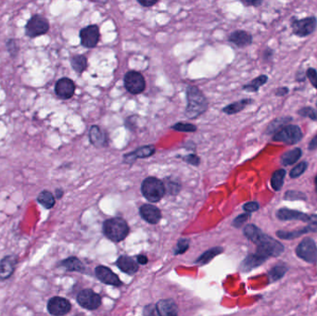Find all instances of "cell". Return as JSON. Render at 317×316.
Returning a JSON list of instances; mask_svg holds the SVG:
<instances>
[{
	"instance_id": "48",
	"label": "cell",
	"mask_w": 317,
	"mask_h": 316,
	"mask_svg": "<svg viewBox=\"0 0 317 316\" xmlns=\"http://www.w3.org/2000/svg\"><path fill=\"white\" fill-rule=\"evenodd\" d=\"M263 2L261 0H255V1H243V4H245L246 6H260Z\"/></svg>"
},
{
	"instance_id": "25",
	"label": "cell",
	"mask_w": 317,
	"mask_h": 316,
	"mask_svg": "<svg viewBox=\"0 0 317 316\" xmlns=\"http://www.w3.org/2000/svg\"><path fill=\"white\" fill-rule=\"evenodd\" d=\"M60 266L66 269L69 272H84V264L76 257H70L63 260L60 263Z\"/></svg>"
},
{
	"instance_id": "50",
	"label": "cell",
	"mask_w": 317,
	"mask_h": 316,
	"mask_svg": "<svg viewBox=\"0 0 317 316\" xmlns=\"http://www.w3.org/2000/svg\"><path fill=\"white\" fill-rule=\"evenodd\" d=\"M315 149H317V135L311 139V142L308 145V149L313 150Z\"/></svg>"
},
{
	"instance_id": "43",
	"label": "cell",
	"mask_w": 317,
	"mask_h": 316,
	"mask_svg": "<svg viewBox=\"0 0 317 316\" xmlns=\"http://www.w3.org/2000/svg\"><path fill=\"white\" fill-rule=\"evenodd\" d=\"M259 209H260V205L257 201H250V202L244 204V206H243V209L247 214H252L254 212H257Z\"/></svg>"
},
{
	"instance_id": "34",
	"label": "cell",
	"mask_w": 317,
	"mask_h": 316,
	"mask_svg": "<svg viewBox=\"0 0 317 316\" xmlns=\"http://www.w3.org/2000/svg\"><path fill=\"white\" fill-rule=\"evenodd\" d=\"M292 118L291 117H285V118H279V119L275 120L273 121L269 126H268V129H267V133L268 134H273V133H276L279 129H281L283 126H287V124H288L289 122H291Z\"/></svg>"
},
{
	"instance_id": "1",
	"label": "cell",
	"mask_w": 317,
	"mask_h": 316,
	"mask_svg": "<svg viewBox=\"0 0 317 316\" xmlns=\"http://www.w3.org/2000/svg\"><path fill=\"white\" fill-rule=\"evenodd\" d=\"M243 232L247 239L257 246L256 252L263 256L267 258L278 257L282 255L285 251V247L281 242L264 234L260 228H258L254 225L246 226Z\"/></svg>"
},
{
	"instance_id": "9",
	"label": "cell",
	"mask_w": 317,
	"mask_h": 316,
	"mask_svg": "<svg viewBox=\"0 0 317 316\" xmlns=\"http://www.w3.org/2000/svg\"><path fill=\"white\" fill-rule=\"evenodd\" d=\"M316 18L311 16V17L294 21L291 24V27H292L294 35L300 36V37H305L311 35V33H313V31L316 28Z\"/></svg>"
},
{
	"instance_id": "10",
	"label": "cell",
	"mask_w": 317,
	"mask_h": 316,
	"mask_svg": "<svg viewBox=\"0 0 317 316\" xmlns=\"http://www.w3.org/2000/svg\"><path fill=\"white\" fill-rule=\"evenodd\" d=\"M77 302L87 310H96L101 304V298L92 289H84L77 295Z\"/></svg>"
},
{
	"instance_id": "3",
	"label": "cell",
	"mask_w": 317,
	"mask_h": 316,
	"mask_svg": "<svg viewBox=\"0 0 317 316\" xmlns=\"http://www.w3.org/2000/svg\"><path fill=\"white\" fill-rule=\"evenodd\" d=\"M103 232L112 241L120 242L127 237L129 233V227L122 218H112L104 222Z\"/></svg>"
},
{
	"instance_id": "51",
	"label": "cell",
	"mask_w": 317,
	"mask_h": 316,
	"mask_svg": "<svg viewBox=\"0 0 317 316\" xmlns=\"http://www.w3.org/2000/svg\"><path fill=\"white\" fill-rule=\"evenodd\" d=\"M309 225H311L312 227H315L317 229V215H310V223Z\"/></svg>"
},
{
	"instance_id": "35",
	"label": "cell",
	"mask_w": 317,
	"mask_h": 316,
	"mask_svg": "<svg viewBox=\"0 0 317 316\" xmlns=\"http://www.w3.org/2000/svg\"><path fill=\"white\" fill-rule=\"evenodd\" d=\"M285 200H306L307 197L303 192L300 191L288 190L284 195Z\"/></svg>"
},
{
	"instance_id": "4",
	"label": "cell",
	"mask_w": 317,
	"mask_h": 316,
	"mask_svg": "<svg viewBox=\"0 0 317 316\" xmlns=\"http://www.w3.org/2000/svg\"><path fill=\"white\" fill-rule=\"evenodd\" d=\"M144 197L150 202H158L165 194L164 183L156 177H148L144 180L141 185Z\"/></svg>"
},
{
	"instance_id": "5",
	"label": "cell",
	"mask_w": 317,
	"mask_h": 316,
	"mask_svg": "<svg viewBox=\"0 0 317 316\" xmlns=\"http://www.w3.org/2000/svg\"><path fill=\"white\" fill-rule=\"evenodd\" d=\"M49 27L48 19L40 14H35L25 25V35L30 38H35L46 35L49 30Z\"/></svg>"
},
{
	"instance_id": "26",
	"label": "cell",
	"mask_w": 317,
	"mask_h": 316,
	"mask_svg": "<svg viewBox=\"0 0 317 316\" xmlns=\"http://www.w3.org/2000/svg\"><path fill=\"white\" fill-rule=\"evenodd\" d=\"M301 155H302V151L299 148H296V149L288 150L286 153H284L281 156V159H280L281 164H283L284 166L292 165V164L296 163L297 161H299Z\"/></svg>"
},
{
	"instance_id": "40",
	"label": "cell",
	"mask_w": 317,
	"mask_h": 316,
	"mask_svg": "<svg viewBox=\"0 0 317 316\" xmlns=\"http://www.w3.org/2000/svg\"><path fill=\"white\" fill-rule=\"evenodd\" d=\"M189 248V240L186 239H179L177 246H176V249L174 251V254L177 255V254H183L185 253Z\"/></svg>"
},
{
	"instance_id": "55",
	"label": "cell",
	"mask_w": 317,
	"mask_h": 316,
	"mask_svg": "<svg viewBox=\"0 0 317 316\" xmlns=\"http://www.w3.org/2000/svg\"><path fill=\"white\" fill-rule=\"evenodd\" d=\"M77 316H84V315H83V314H79V315H77Z\"/></svg>"
},
{
	"instance_id": "31",
	"label": "cell",
	"mask_w": 317,
	"mask_h": 316,
	"mask_svg": "<svg viewBox=\"0 0 317 316\" xmlns=\"http://www.w3.org/2000/svg\"><path fill=\"white\" fill-rule=\"evenodd\" d=\"M71 65L75 72L82 73L87 67V60L83 55H75L71 59Z\"/></svg>"
},
{
	"instance_id": "7",
	"label": "cell",
	"mask_w": 317,
	"mask_h": 316,
	"mask_svg": "<svg viewBox=\"0 0 317 316\" xmlns=\"http://www.w3.org/2000/svg\"><path fill=\"white\" fill-rule=\"evenodd\" d=\"M296 255L306 263H317V245L311 238H304L296 248Z\"/></svg>"
},
{
	"instance_id": "19",
	"label": "cell",
	"mask_w": 317,
	"mask_h": 316,
	"mask_svg": "<svg viewBox=\"0 0 317 316\" xmlns=\"http://www.w3.org/2000/svg\"><path fill=\"white\" fill-rule=\"evenodd\" d=\"M155 147L153 145H148V146H144L141 148L134 150L129 154L125 155V161L126 162H134L136 160L138 159H145V158H149L151 157L155 153Z\"/></svg>"
},
{
	"instance_id": "22",
	"label": "cell",
	"mask_w": 317,
	"mask_h": 316,
	"mask_svg": "<svg viewBox=\"0 0 317 316\" xmlns=\"http://www.w3.org/2000/svg\"><path fill=\"white\" fill-rule=\"evenodd\" d=\"M267 259H268L267 257L263 256L258 252L250 254V255L246 257L245 260L242 262L241 270L245 271V272H249L252 269L256 268L258 266L262 265Z\"/></svg>"
},
{
	"instance_id": "54",
	"label": "cell",
	"mask_w": 317,
	"mask_h": 316,
	"mask_svg": "<svg viewBox=\"0 0 317 316\" xmlns=\"http://www.w3.org/2000/svg\"><path fill=\"white\" fill-rule=\"evenodd\" d=\"M314 184H315V190L317 192V175L316 177H315V179H314Z\"/></svg>"
},
{
	"instance_id": "36",
	"label": "cell",
	"mask_w": 317,
	"mask_h": 316,
	"mask_svg": "<svg viewBox=\"0 0 317 316\" xmlns=\"http://www.w3.org/2000/svg\"><path fill=\"white\" fill-rule=\"evenodd\" d=\"M308 167V163L306 161H302L299 164H297L295 167L290 171V177L291 178H298L299 177L302 173H304L306 171V169Z\"/></svg>"
},
{
	"instance_id": "20",
	"label": "cell",
	"mask_w": 317,
	"mask_h": 316,
	"mask_svg": "<svg viewBox=\"0 0 317 316\" xmlns=\"http://www.w3.org/2000/svg\"><path fill=\"white\" fill-rule=\"evenodd\" d=\"M89 139L91 144L97 148L108 146V136L98 126H93L89 130Z\"/></svg>"
},
{
	"instance_id": "27",
	"label": "cell",
	"mask_w": 317,
	"mask_h": 316,
	"mask_svg": "<svg viewBox=\"0 0 317 316\" xmlns=\"http://www.w3.org/2000/svg\"><path fill=\"white\" fill-rule=\"evenodd\" d=\"M252 103H253V100L251 98H245V99H241L239 101L234 102L232 104L228 105L227 107L223 109V112L225 114H229V115H232V114H239L241 111H243L247 106L251 105Z\"/></svg>"
},
{
	"instance_id": "46",
	"label": "cell",
	"mask_w": 317,
	"mask_h": 316,
	"mask_svg": "<svg viewBox=\"0 0 317 316\" xmlns=\"http://www.w3.org/2000/svg\"><path fill=\"white\" fill-rule=\"evenodd\" d=\"M144 316H155V309L152 305H148L145 307Z\"/></svg>"
},
{
	"instance_id": "11",
	"label": "cell",
	"mask_w": 317,
	"mask_h": 316,
	"mask_svg": "<svg viewBox=\"0 0 317 316\" xmlns=\"http://www.w3.org/2000/svg\"><path fill=\"white\" fill-rule=\"evenodd\" d=\"M72 309L71 302L65 298L53 297L48 300V310L51 315L63 316Z\"/></svg>"
},
{
	"instance_id": "53",
	"label": "cell",
	"mask_w": 317,
	"mask_h": 316,
	"mask_svg": "<svg viewBox=\"0 0 317 316\" xmlns=\"http://www.w3.org/2000/svg\"><path fill=\"white\" fill-rule=\"evenodd\" d=\"M63 194H64V191L62 190L61 188H57L56 191H55V196L57 198H61V197H63Z\"/></svg>"
},
{
	"instance_id": "8",
	"label": "cell",
	"mask_w": 317,
	"mask_h": 316,
	"mask_svg": "<svg viewBox=\"0 0 317 316\" xmlns=\"http://www.w3.org/2000/svg\"><path fill=\"white\" fill-rule=\"evenodd\" d=\"M125 86L129 93L134 95L142 93L146 88V82L143 75L136 71L127 72L125 76Z\"/></svg>"
},
{
	"instance_id": "14",
	"label": "cell",
	"mask_w": 317,
	"mask_h": 316,
	"mask_svg": "<svg viewBox=\"0 0 317 316\" xmlns=\"http://www.w3.org/2000/svg\"><path fill=\"white\" fill-rule=\"evenodd\" d=\"M18 264V257L7 255L0 260V281L9 279L14 274Z\"/></svg>"
},
{
	"instance_id": "37",
	"label": "cell",
	"mask_w": 317,
	"mask_h": 316,
	"mask_svg": "<svg viewBox=\"0 0 317 316\" xmlns=\"http://www.w3.org/2000/svg\"><path fill=\"white\" fill-rule=\"evenodd\" d=\"M172 128L177 132H196L197 131V126L188 124V123H178L172 126Z\"/></svg>"
},
{
	"instance_id": "45",
	"label": "cell",
	"mask_w": 317,
	"mask_h": 316,
	"mask_svg": "<svg viewBox=\"0 0 317 316\" xmlns=\"http://www.w3.org/2000/svg\"><path fill=\"white\" fill-rule=\"evenodd\" d=\"M184 161H186L187 163L194 165V166H198L199 163H200V159L199 157L195 154H190V155L185 156L184 158Z\"/></svg>"
},
{
	"instance_id": "15",
	"label": "cell",
	"mask_w": 317,
	"mask_h": 316,
	"mask_svg": "<svg viewBox=\"0 0 317 316\" xmlns=\"http://www.w3.org/2000/svg\"><path fill=\"white\" fill-rule=\"evenodd\" d=\"M276 217L280 221H300L310 223V215L295 209L282 208L276 212Z\"/></svg>"
},
{
	"instance_id": "21",
	"label": "cell",
	"mask_w": 317,
	"mask_h": 316,
	"mask_svg": "<svg viewBox=\"0 0 317 316\" xmlns=\"http://www.w3.org/2000/svg\"><path fill=\"white\" fill-rule=\"evenodd\" d=\"M229 41L235 44L238 48H245L252 44V36L246 31H235L229 36Z\"/></svg>"
},
{
	"instance_id": "32",
	"label": "cell",
	"mask_w": 317,
	"mask_h": 316,
	"mask_svg": "<svg viewBox=\"0 0 317 316\" xmlns=\"http://www.w3.org/2000/svg\"><path fill=\"white\" fill-rule=\"evenodd\" d=\"M267 81H268V77L264 74H262L257 78L253 79L250 84H245L243 86V90L248 92H257L261 86H263V84L267 83Z\"/></svg>"
},
{
	"instance_id": "29",
	"label": "cell",
	"mask_w": 317,
	"mask_h": 316,
	"mask_svg": "<svg viewBox=\"0 0 317 316\" xmlns=\"http://www.w3.org/2000/svg\"><path fill=\"white\" fill-rule=\"evenodd\" d=\"M286 173L287 172L284 169H279V170H276L275 173L272 174L271 185H272L274 190H281L283 185H284V180H285Z\"/></svg>"
},
{
	"instance_id": "12",
	"label": "cell",
	"mask_w": 317,
	"mask_h": 316,
	"mask_svg": "<svg viewBox=\"0 0 317 316\" xmlns=\"http://www.w3.org/2000/svg\"><path fill=\"white\" fill-rule=\"evenodd\" d=\"M99 29L96 25L86 26L80 32L81 44L84 48H95L99 41Z\"/></svg>"
},
{
	"instance_id": "44",
	"label": "cell",
	"mask_w": 317,
	"mask_h": 316,
	"mask_svg": "<svg viewBox=\"0 0 317 316\" xmlns=\"http://www.w3.org/2000/svg\"><path fill=\"white\" fill-rule=\"evenodd\" d=\"M165 189L167 188L170 194H177L180 190V185L174 181H168L167 184L164 185Z\"/></svg>"
},
{
	"instance_id": "49",
	"label": "cell",
	"mask_w": 317,
	"mask_h": 316,
	"mask_svg": "<svg viewBox=\"0 0 317 316\" xmlns=\"http://www.w3.org/2000/svg\"><path fill=\"white\" fill-rule=\"evenodd\" d=\"M157 2L158 1H147V0H144V1H140V0H138V3L140 4V5H142L144 7H151L154 6L155 4H157Z\"/></svg>"
},
{
	"instance_id": "24",
	"label": "cell",
	"mask_w": 317,
	"mask_h": 316,
	"mask_svg": "<svg viewBox=\"0 0 317 316\" xmlns=\"http://www.w3.org/2000/svg\"><path fill=\"white\" fill-rule=\"evenodd\" d=\"M116 264L119 269L126 274H134L138 272V263H136L130 257L121 256L117 260Z\"/></svg>"
},
{
	"instance_id": "42",
	"label": "cell",
	"mask_w": 317,
	"mask_h": 316,
	"mask_svg": "<svg viewBox=\"0 0 317 316\" xmlns=\"http://www.w3.org/2000/svg\"><path fill=\"white\" fill-rule=\"evenodd\" d=\"M306 75L307 78L309 79V81L311 82V84H312L313 87H315L317 90V72L315 69L313 68H309L306 72Z\"/></svg>"
},
{
	"instance_id": "28",
	"label": "cell",
	"mask_w": 317,
	"mask_h": 316,
	"mask_svg": "<svg viewBox=\"0 0 317 316\" xmlns=\"http://www.w3.org/2000/svg\"><path fill=\"white\" fill-rule=\"evenodd\" d=\"M36 200L39 204H41L44 208L48 209L53 208L56 203L54 195L48 190L41 191L36 197Z\"/></svg>"
},
{
	"instance_id": "33",
	"label": "cell",
	"mask_w": 317,
	"mask_h": 316,
	"mask_svg": "<svg viewBox=\"0 0 317 316\" xmlns=\"http://www.w3.org/2000/svg\"><path fill=\"white\" fill-rule=\"evenodd\" d=\"M222 252H223L222 248H213V249L206 251L201 256L199 257L196 261V263H198V264H201V265L206 264V263H209L210 260H213L215 257L217 256L218 254H220Z\"/></svg>"
},
{
	"instance_id": "38",
	"label": "cell",
	"mask_w": 317,
	"mask_h": 316,
	"mask_svg": "<svg viewBox=\"0 0 317 316\" xmlns=\"http://www.w3.org/2000/svg\"><path fill=\"white\" fill-rule=\"evenodd\" d=\"M298 114L301 117H307L312 121H317V112L311 107L301 108L298 112Z\"/></svg>"
},
{
	"instance_id": "56",
	"label": "cell",
	"mask_w": 317,
	"mask_h": 316,
	"mask_svg": "<svg viewBox=\"0 0 317 316\" xmlns=\"http://www.w3.org/2000/svg\"><path fill=\"white\" fill-rule=\"evenodd\" d=\"M316 107H317V103H316Z\"/></svg>"
},
{
	"instance_id": "6",
	"label": "cell",
	"mask_w": 317,
	"mask_h": 316,
	"mask_svg": "<svg viewBox=\"0 0 317 316\" xmlns=\"http://www.w3.org/2000/svg\"><path fill=\"white\" fill-rule=\"evenodd\" d=\"M302 138V132L298 126L287 125L275 133L273 140L287 145L299 143Z\"/></svg>"
},
{
	"instance_id": "30",
	"label": "cell",
	"mask_w": 317,
	"mask_h": 316,
	"mask_svg": "<svg viewBox=\"0 0 317 316\" xmlns=\"http://www.w3.org/2000/svg\"><path fill=\"white\" fill-rule=\"evenodd\" d=\"M287 267L285 264H276L274 267L270 269L268 272L269 280L271 282H276V281L282 279L285 274H287Z\"/></svg>"
},
{
	"instance_id": "18",
	"label": "cell",
	"mask_w": 317,
	"mask_h": 316,
	"mask_svg": "<svg viewBox=\"0 0 317 316\" xmlns=\"http://www.w3.org/2000/svg\"><path fill=\"white\" fill-rule=\"evenodd\" d=\"M159 316H177L178 307L173 299H162L156 304Z\"/></svg>"
},
{
	"instance_id": "17",
	"label": "cell",
	"mask_w": 317,
	"mask_h": 316,
	"mask_svg": "<svg viewBox=\"0 0 317 316\" xmlns=\"http://www.w3.org/2000/svg\"><path fill=\"white\" fill-rule=\"evenodd\" d=\"M140 215L144 220L152 225L158 224L162 218V213L151 204H145L140 208Z\"/></svg>"
},
{
	"instance_id": "39",
	"label": "cell",
	"mask_w": 317,
	"mask_h": 316,
	"mask_svg": "<svg viewBox=\"0 0 317 316\" xmlns=\"http://www.w3.org/2000/svg\"><path fill=\"white\" fill-rule=\"evenodd\" d=\"M6 48L12 58H15L19 53V46L15 39L10 38L6 42Z\"/></svg>"
},
{
	"instance_id": "47",
	"label": "cell",
	"mask_w": 317,
	"mask_h": 316,
	"mask_svg": "<svg viewBox=\"0 0 317 316\" xmlns=\"http://www.w3.org/2000/svg\"><path fill=\"white\" fill-rule=\"evenodd\" d=\"M288 88L287 87H280V88H277L275 91V95L277 96H284V95H287L288 93Z\"/></svg>"
},
{
	"instance_id": "2",
	"label": "cell",
	"mask_w": 317,
	"mask_h": 316,
	"mask_svg": "<svg viewBox=\"0 0 317 316\" xmlns=\"http://www.w3.org/2000/svg\"><path fill=\"white\" fill-rule=\"evenodd\" d=\"M187 105L186 108V117L189 119H196L201 114H203L207 108L208 101L204 96L202 92L196 86L189 85L186 90Z\"/></svg>"
},
{
	"instance_id": "41",
	"label": "cell",
	"mask_w": 317,
	"mask_h": 316,
	"mask_svg": "<svg viewBox=\"0 0 317 316\" xmlns=\"http://www.w3.org/2000/svg\"><path fill=\"white\" fill-rule=\"evenodd\" d=\"M251 215L250 214H243V215H240L234 220L233 225L234 227H237V228H240V227H242L246 222L248 221L250 219Z\"/></svg>"
},
{
	"instance_id": "13",
	"label": "cell",
	"mask_w": 317,
	"mask_h": 316,
	"mask_svg": "<svg viewBox=\"0 0 317 316\" xmlns=\"http://www.w3.org/2000/svg\"><path fill=\"white\" fill-rule=\"evenodd\" d=\"M75 92V84L70 78H60L55 84V93L61 99H70Z\"/></svg>"
},
{
	"instance_id": "16",
	"label": "cell",
	"mask_w": 317,
	"mask_h": 316,
	"mask_svg": "<svg viewBox=\"0 0 317 316\" xmlns=\"http://www.w3.org/2000/svg\"><path fill=\"white\" fill-rule=\"evenodd\" d=\"M95 272H96V277L101 281L102 283L107 284V285H112V286H122V282L119 279L118 275L114 274V272L108 267L97 266Z\"/></svg>"
},
{
	"instance_id": "52",
	"label": "cell",
	"mask_w": 317,
	"mask_h": 316,
	"mask_svg": "<svg viewBox=\"0 0 317 316\" xmlns=\"http://www.w3.org/2000/svg\"><path fill=\"white\" fill-rule=\"evenodd\" d=\"M148 258L147 256H145V255H139L138 256V263H140V264H146V263H148Z\"/></svg>"
},
{
	"instance_id": "23",
	"label": "cell",
	"mask_w": 317,
	"mask_h": 316,
	"mask_svg": "<svg viewBox=\"0 0 317 316\" xmlns=\"http://www.w3.org/2000/svg\"><path fill=\"white\" fill-rule=\"evenodd\" d=\"M317 229L311 225H308L307 227L298 230H292V231H284V230H278L276 232V236L279 239L283 240H291V239H298L299 237L303 236L304 234H308L310 232H316Z\"/></svg>"
}]
</instances>
